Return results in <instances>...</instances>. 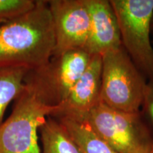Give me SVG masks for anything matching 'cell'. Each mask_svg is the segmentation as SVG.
<instances>
[{
    "label": "cell",
    "mask_w": 153,
    "mask_h": 153,
    "mask_svg": "<svg viewBox=\"0 0 153 153\" xmlns=\"http://www.w3.org/2000/svg\"><path fill=\"white\" fill-rule=\"evenodd\" d=\"M55 35L48 1L0 25V68H41L53 56Z\"/></svg>",
    "instance_id": "1"
},
{
    "label": "cell",
    "mask_w": 153,
    "mask_h": 153,
    "mask_svg": "<svg viewBox=\"0 0 153 153\" xmlns=\"http://www.w3.org/2000/svg\"><path fill=\"white\" fill-rule=\"evenodd\" d=\"M100 101L121 111H140L147 79L123 47L101 55Z\"/></svg>",
    "instance_id": "2"
},
{
    "label": "cell",
    "mask_w": 153,
    "mask_h": 153,
    "mask_svg": "<svg viewBox=\"0 0 153 153\" xmlns=\"http://www.w3.org/2000/svg\"><path fill=\"white\" fill-rule=\"evenodd\" d=\"M84 120L118 153H153L152 133L141 111H121L100 101Z\"/></svg>",
    "instance_id": "3"
},
{
    "label": "cell",
    "mask_w": 153,
    "mask_h": 153,
    "mask_svg": "<svg viewBox=\"0 0 153 153\" xmlns=\"http://www.w3.org/2000/svg\"><path fill=\"white\" fill-rule=\"evenodd\" d=\"M55 108L44 104L25 84L10 116L0 126V153H41L38 131Z\"/></svg>",
    "instance_id": "4"
},
{
    "label": "cell",
    "mask_w": 153,
    "mask_h": 153,
    "mask_svg": "<svg viewBox=\"0 0 153 153\" xmlns=\"http://www.w3.org/2000/svg\"><path fill=\"white\" fill-rule=\"evenodd\" d=\"M117 18L122 46L147 81L153 80L150 42L153 0H110Z\"/></svg>",
    "instance_id": "5"
},
{
    "label": "cell",
    "mask_w": 153,
    "mask_h": 153,
    "mask_svg": "<svg viewBox=\"0 0 153 153\" xmlns=\"http://www.w3.org/2000/svg\"><path fill=\"white\" fill-rule=\"evenodd\" d=\"M91 57L84 49L72 50L52 57L41 68L29 70L24 82L45 105L56 107L65 99L87 70Z\"/></svg>",
    "instance_id": "6"
},
{
    "label": "cell",
    "mask_w": 153,
    "mask_h": 153,
    "mask_svg": "<svg viewBox=\"0 0 153 153\" xmlns=\"http://www.w3.org/2000/svg\"><path fill=\"white\" fill-rule=\"evenodd\" d=\"M55 48L53 56L85 49L89 32V14L86 0H49Z\"/></svg>",
    "instance_id": "7"
},
{
    "label": "cell",
    "mask_w": 153,
    "mask_h": 153,
    "mask_svg": "<svg viewBox=\"0 0 153 153\" xmlns=\"http://www.w3.org/2000/svg\"><path fill=\"white\" fill-rule=\"evenodd\" d=\"M101 55H93L87 70L73 85L65 99L55 107L49 116L55 119L85 120L101 101Z\"/></svg>",
    "instance_id": "8"
},
{
    "label": "cell",
    "mask_w": 153,
    "mask_h": 153,
    "mask_svg": "<svg viewBox=\"0 0 153 153\" xmlns=\"http://www.w3.org/2000/svg\"><path fill=\"white\" fill-rule=\"evenodd\" d=\"M89 14V32L85 49L91 56L122 45L119 26L110 1L86 0Z\"/></svg>",
    "instance_id": "9"
},
{
    "label": "cell",
    "mask_w": 153,
    "mask_h": 153,
    "mask_svg": "<svg viewBox=\"0 0 153 153\" xmlns=\"http://www.w3.org/2000/svg\"><path fill=\"white\" fill-rule=\"evenodd\" d=\"M55 120L65 128L81 153H118L99 137L85 120L66 118Z\"/></svg>",
    "instance_id": "10"
},
{
    "label": "cell",
    "mask_w": 153,
    "mask_h": 153,
    "mask_svg": "<svg viewBox=\"0 0 153 153\" xmlns=\"http://www.w3.org/2000/svg\"><path fill=\"white\" fill-rule=\"evenodd\" d=\"M42 143L41 153H81L60 122L48 116L39 128Z\"/></svg>",
    "instance_id": "11"
},
{
    "label": "cell",
    "mask_w": 153,
    "mask_h": 153,
    "mask_svg": "<svg viewBox=\"0 0 153 153\" xmlns=\"http://www.w3.org/2000/svg\"><path fill=\"white\" fill-rule=\"evenodd\" d=\"M28 71L24 68H0V126L7 107L24 89Z\"/></svg>",
    "instance_id": "12"
},
{
    "label": "cell",
    "mask_w": 153,
    "mask_h": 153,
    "mask_svg": "<svg viewBox=\"0 0 153 153\" xmlns=\"http://www.w3.org/2000/svg\"><path fill=\"white\" fill-rule=\"evenodd\" d=\"M36 2L35 0H0V25L31 10Z\"/></svg>",
    "instance_id": "13"
},
{
    "label": "cell",
    "mask_w": 153,
    "mask_h": 153,
    "mask_svg": "<svg viewBox=\"0 0 153 153\" xmlns=\"http://www.w3.org/2000/svg\"><path fill=\"white\" fill-rule=\"evenodd\" d=\"M140 111L153 135V80L147 82ZM149 126V127H150Z\"/></svg>",
    "instance_id": "14"
},
{
    "label": "cell",
    "mask_w": 153,
    "mask_h": 153,
    "mask_svg": "<svg viewBox=\"0 0 153 153\" xmlns=\"http://www.w3.org/2000/svg\"><path fill=\"white\" fill-rule=\"evenodd\" d=\"M151 31H153V17L152 19V22H151Z\"/></svg>",
    "instance_id": "15"
}]
</instances>
